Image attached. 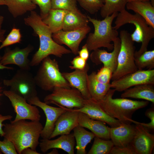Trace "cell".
Listing matches in <instances>:
<instances>
[{
    "label": "cell",
    "mask_w": 154,
    "mask_h": 154,
    "mask_svg": "<svg viewBox=\"0 0 154 154\" xmlns=\"http://www.w3.org/2000/svg\"><path fill=\"white\" fill-rule=\"evenodd\" d=\"M24 21L26 25L32 28L39 40L38 49L30 61L31 66L38 65L44 58L50 55L61 58L64 55L72 52L70 50L54 41L51 30L35 11H31L30 15L24 18Z\"/></svg>",
    "instance_id": "obj_1"
},
{
    "label": "cell",
    "mask_w": 154,
    "mask_h": 154,
    "mask_svg": "<svg viewBox=\"0 0 154 154\" xmlns=\"http://www.w3.org/2000/svg\"><path fill=\"white\" fill-rule=\"evenodd\" d=\"M3 137L14 145L17 153L30 148L36 151L43 127L39 121H27L24 119L3 124Z\"/></svg>",
    "instance_id": "obj_2"
},
{
    "label": "cell",
    "mask_w": 154,
    "mask_h": 154,
    "mask_svg": "<svg viewBox=\"0 0 154 154\" xmlns=\"http://www.w3.org/2000/svg\"><path fill=\"white\" fill-rule=\"evenodd\" d=\"M116 91L110 89L104 99L99 102L105 112L110 116L119 120L121 123L131 124L133 114L137 110L147 106V101L132 100L127 98H113Z\"/></svg>",
    "instance_id": "obj_3"
},
{
    "label": "cell",
    "mask_w": 154,
    "mask_h": 154,
    "mask_svg": "<svg viewBox=\"0 0 154 154\" xmlns=\"http://www.w3.org/2000/svg\"><path fill=\"white\" fill-rule=\"evenodd\" d=\"M115 22L114 29L117 30L127 23L133 24L135 27L133 33L131 34L133 42H141L139 49L135 51L134 58L139 56L147 48L150 41L154 37V28L149 25L145 19L137 13L131 14L125 9L118 13Z\"/></svg>",
    "instance_id": "obj_4"
},
{
    "label": "cell",
    "mask_w": 154,
    "mask_h": 154,
    "mask_svg": "<svg viewBox=\"0 0 154 154\" xmlns=\"http://www.w3.org/2000/svg\"><path fill=\"white\" fill-rule=\"evenodd\" d=\"M118 13H114L102 20L87 15L89 22L92 24L94 27V32L89 34L85 44L89 51L102 47L110 51L113 50L114 45L111 42L118 37V32L113 28L112 23Z\"/></svg>",
    "instance_id": "obj_5"
},
{
    "label": "cell",
    "mask_w": 154,
    "mask_h": 154,
    "mask_svg": "<svg viewBox=\"0 0 154 154\" xmlns=\"http://www.w3.org/2000/svg\"><path fill=\"white\" fill-rule=\"evenodd\" d=\"M34 77L37 86L46 91H52L56 87L70 88L60 70L57 61L49 56L44 58Z\"/></svg>",
    "instance_id": "obj_6"
},
{
    "label": "cell",
    "mask_w": 154,
    "mask_h": 154,
    "mask_svg": "<svg viewBox=\"0 0 154 154\" xmlns=\"http://www.w3.org/2000/svg\"><path fill=\"white\" fill-rule=\"evenodd\" d=\"M121 45L117 58V65L112 74V81L138 70L135 62V47L131 34L127 31L120 32Z\"/></svg>",
    "instance_id": "obj_7"
},
{
    "label": "cell",
    "mask_w": 154,
    "mask_h": 154,
    "mask_svg": "<svg viewBox=\"0 0 154 154\" xmlns=\"http://www.w3.org/2000/svg\"><path fill=\"white\" fill-rule=\"evenodd\" d=\"M3 83L10 87V90L27 101L37 96V85L34 77L29 70L19 69L11 79L4 80Z\"/></svg>",
    "instance_id": "obj_8"
},
{
    "label": "cell",
    "mask_w": 154,
    "mask_h": 154,
    "mask_svg": "<svg viewBox=\"0 0 154 154\" xmlns=\"http://www.w3.org/2000/svg\"><path fill=\"white\" fill-rule=\"evenodd\" d=\"M44 98V102L67 108H80L83 106L85 99L80 92L73 88L56 87Z\"/></svg>",
    "instance_id": "obj_9"
},
{
    "label": "cell",
    "mask_w": 154,
    "mask_h": 154,
    "mask_svg": "<svg viewBox=\"0 0 154 154\" xmlns=\"http://www.w3.org/2000/svg\"><path fill=\"white\" fill-rule=\"evenodd\" d=\"M3 93L9 100L16 114L13 121L22 119L40 121L41 116L36 106L29 104L25 99L11 90H4Z\"/></svg>",
    "instance_id": "obj_10"
},
{
    "label": "cell",
    "mask_w": 154,
    "mask_h": 154,
    "mask_svg": "<svg viewBox=\"0 0 154 154\" xmlns=\"http://www.w3.org/2000/svg\"><path fill=\"white\" fill-rule=\"evenodd\" d=\"M111 84V88L119 92L137 85H154V69L138 70L112 81Z\"/></svg>",
    "instance_id": "obj_11"
},
{
    "label": "cell",
    "mask_w": 154,
    "mask_h": 154,
    "mask_svg": "<svg viewBox=\"0 0 154 154\" xmlns=\"http://www.w3.org/2000/svg\"><path fill=\"white\" fill-rule=\"evenodd\" d=\"M27 101L31 104L39 107L43 111L46 119L40 137L42 139H49L54 130L58 118L66 110L60 106L56 107L49 105L44 102H41L37 96L28 99Z\"/></svg>",
    "instance_id": "obj_12"
},
{
    "label": "cell",
    "mask_w": 154,
    "mask_h": 154,
    "mask_svg": "<svg viewBox=\"0 0 154 154\" xmlns=\"http://www.w3.org/2000/svg\"><path fill=\"white\" fill-rule=\"evenodd\" d=\"M91 30L88 25L84 28L73 30L64 31L62 29L52 33V37L56 43L66 45L76 55L78 54L81 42Z\"/></svg>",
    "instance_id": "obj_13"
},
{
    "label": "cell",
    "mask_w": 154,
    "mask_h": 154,
    "mask_svg": "<svg viewBox=\"0 0 154 154\" xmlns=\"http://www.w3.org/2000/svg\"><path fill=\"white\" fill-rule=\"evenodd\" d=\"M71 109L84 113L93 119L103 121L111 127H117L121 123L119 120L108 115L103 109L99 101L91 98L85 99L83 106L81 108Z\"/></svg>",
    "instance_id": "obj_14"
},
{
    "label": "cell",
    "mask_w": 154,
    "mask_h": 154,
    "mask_svg": "<svg viewBox=\"0 0 154 154\" xmlns=\"http://www.w3.org/2000/svg\"><path fill=\"white\" fill-rule=\"evenodd\" d=\"M33 49V46L31 44L23 48L16 47L11 49L7 48L1 56L0 62L4 66L14 64L18 66L20 69L29 70L31 66L28 57Z\"/></svg>",
    "instance_id": "obj_15"
},
{
    "label": "cell",
    "mask_w": 154,
    "mask_h": 154,
    "mask_svg": "<svg viewBox=\"0 0 154 154\" xmlns=\"http://www.w3.org/2000/svg\"><path fill=\"white\" fill-rule=\"evenodd\" d=\"M135 125V133L131 146L135 154H151L154 147V135L138 123Z\"/></svg>",
    "instance_id": "obj_16"
},
{
    "label": "cell",
    "mask_w": 154,
    "mask_h": 154,
    "mask_svg": "<svg viewBox=\"0 0 154 154\" xmlns=\"http://www.w3.org/2000/svg\"><path fill=\"white\" fill-rule=\"evenodd\" d=\"M113 42L114 48L111 52L98 48L93 50L90 58L93 63L96 65L102 63L103 66L110 68L113 73L117 66V57L121 45L120 39L117 37Z\"/></svg>",
    "instance_id": "obj_17"
},
{
    "label": "cell",
    "mask_w": 154,
    "mask_h": 154,
    "mask_svg": "<svg viewBox=\"0 0 154 154\" xmlns=\"http://www.w3.org/2000/svg\"><path fill=\"white\" fill-rule=\"evenodd\" d=\"M66 111L62 114L58 118L54 130L49 139L59 135L70 133L71 131L79 125L78 112L74 111L60 106Z\"/></svg>",
    "instance_id": "obj_18"
},
{
    "label": "cell",
    "mask_w": 154,
    "mask_h": 154,
    "mask_svg": "<svg viewBox=\"0 0 154 154\" xmlns=\"http://www.w3.org/2000/svg\"><path fill=\"white\" fill-rule=\"evenodd\" d=\"M90 67L87 63L85 68L82 70H75L70 72H62L63 77L71 87L74 88L81 93L85 99L91 98L88 87V72Z\"/></svg>",
    "instance_id": "obj_19"
},
{
    "label": "cell",
    "mask_w": 154,
    "mask_h": 154,
    "mask_svg": "<svg viewBox=\"0 0 154 154\" xmlns=\"http://www.w3.org/2000/svg\"><path fill=\"white\" fill-rule=\"evenodd\" d=\"M75 144V139L72 133L61 135L53 140L42 139L39 145L41 151L43 153L50 149L55 148L62 149L68 154H74Z\"/></svg>",
    "instance_id": "obj_20"
},
{
    "label": "cell",
    "mask_w": 154,
    "mask_h": 154,
    "mask_svg": "<svg viewBox=\"0 0 154 154\" xmlns=\"http://www.w3.org/2000/svg\"><path fill=\"white\" fill-rule=\"evenodd\" d=\"M135 132V125L121 123L117 127L110 128V139L115 146H127L130 145Z\"/></svg>",
    "instance_id": "obj_21"
},
{
    "label": "cell",
    "mask_w": 154,
    "mask_h": 154,
    "mask_svg": "<svg viewBox=\"0 0 154 154\" xmlns=\"http://www.w3.org/2000/svg\"><path fill=\"white\" fill-rule=\"evenodd\" d=\"M78 122L79 125L90 130L96 136L104 139H110V128L105 122L91 119L80 112H78Z\"/></svg>",
    "instance_id": "obj_22"
},
{
    "label": "cell",
    "mask_w": 154,
    "mask_h": 154,
    "mask_svg": "<svg viewBox=\"0 0 154 154\" xmlns=\"http://www.w3.org/2000/svg\"><path fill=\"white\" fill-rule=\"evenodd\" d=\"M122 98L142 99L154 103V85L142 84L135 86L124 91Z\"/></svg>",
    "instance_id": "obj_23"
},
{
    "label": "cell",
    "mask_w": 154,
    "mask_h": 154,
    "mask_svg": "<svg viewBox=\"0 0 154 154\" xmlns=\"http://www.w3.org/2000/svg\"><path fill=\"white\" fill-rule=\"evenodd\" d=\"M127 9L131 10L141 16L148 24L154 28V6L150 1H134L127 3Z\"/></svg>",
    "instance_id": "obj_24"
},
{
    "label": "cell",
    "mask_w": 154,
    "mask_h": 154,
    "mask_svg": "<svg viewBox=\"0 0 154 154\" xmlns=\"http://www.w3.org/2000/svg\"><path fill=\"white\" fill-rule=\"evenodd\" d=\"M89 22L87 15L80 10L68 11L64 19L62 30L69 31L84 28L88 25Z\"/></svg>",
    "instance_id": "obj_25"
},
{
    "label": "cell",
    "mask_w": 154,
    "mask_h": 154,
    "mask_svg": "<svg viewBox=\"0 0 154 154\" xmlns=\"http://www.w3.org/2000/svg\"><path fill=\"white\" fill-rule=\"evenodd\" d=\"M96 72H92L88 77V87L91 98L97 101L102 100L111 88V83L105 84L96 79Z\"/></svg>",
    "instance_id": "obj_26"
},
{
    "label": "cell",
    "mask_w": 154,
    "mask_h": 154,
    "mask_svg": "<svg viewBox=\"0 0 154 154\" xmlns=\"http://www.w3.org/2000/svg\"><path fill=\"white\" fill-rule=\"evenodd\" d=\"M73 130L76 143V154H86V147L96 136L95 135L79 125L75 127Z\"/></svg>",
    "instance_id": "obj_27"
},
{
    "label": "cell",
    "mask_w": 154,
    "mask_h": 154,
    "mask_svg": "<svg viewBox=\"0 0 154 154\" xmlns=\"http://www.w3.org/2000/svg\"><path fill=\"white\" fill-rule=\"evenodd\" d=\"M5 5L13 17L16 18L34 11L37 5L31 0H4Z\"/></svg>",
    "instance_id": "obj_28"
},
{
    "label": "cell",
    "mask_w": 154,
    "mask_h": 154,
    "mask_svg": "<svg viewBox=\"0 0 154 154\" xmlns=\"http://www.w3.org/2000/svg\"><path fill=\"white\" fill-rule=\"evenodd\" d=\"M68 11L60 9H51L48 14L42 19L53 33L62 29L64 19Z\"/></svg>",
    "instance_id": "obj_29"
},
{
    "label": "cell",
    "mask_w": 154,
    "mask_h": 154,
    "mask_svg": "<svg viewBox=\"0 0 154 154\" xmlns=\"http://www.w3.org/2000/svg\"><path fill=\"white\" fill-rule=\"evenodd\" d=\"M103 6L100 9V15L105 18L114 13H119L125 9L127 2L125 0H104Z\"/></svg>",
    "instance_id": "obj_30"
},
{
    "label": "cell",
    "mask_w": 154,
    "mask_h": 154,
    "mask_svg": "<svg viewBox=\"0 0 154 154\" xmlns=\"http://www.w3.org/2000/svg\"><path fill=\"white\" fill-rule=\"evenodd\" d=\"M88 154H109L114 146L111 140H105L95 136Z\"/></svg>",
    "instance_id": "obj_31"
},
{
    "label": "cell",
    "mask_w": 154,
    "mask_h": 154,
    "mask_svg": "<svg viewBox=\"0 0 154 154\" xmlns=\"http://www.w3.org/2000/svg\"><path fill=\"white\" fill-rule=\"evenodd\" d=\"M135 62L138 70L145 68L153 69L154 68V50H147L139 56L135 58Z\"/></svg>",
    "instance_id": "obj_32"
},
{
    "label": "cell",
    "mask_w": 154,
    "mask_h": 154,
    "mask_svg": "<svg viewBox=\"0 0 154 154\" xmlns=\"http://www.w3.org/2000/svg\"><path fill=\"white\" fill-rule=\"evenodd\" d=\"M83 9L91 14H94L104 5V0H76Z\"/></svg>",
    "instance_id": "obj_33"
},
{
    "label": "cell",
    "mask_w": 154,
    "mask_h": 154,
    "mask_svg": "<svg viewBox=\"0 0 154 154\" xmlns=\"http://www.w3.org/2000/svg\"><path fill=\"white\" fill-rule=\"evenodd\" d=\"M76 0H51V9H60L68 11H77Z\"/></svg>",
    "instance_id": "obj_34"
},
{
    "label": "cell",
    "mask_w": 154,
    "mask_h": 154,
    "mask_svg": "<svg viewBox=\"0 0 154 154\" xmlns=\"http://www.w3.org/2000/svg\"><path fill=\"white\" fill-rule=\"evenodd\" d=\"M22 37L20 30L14 27L2 42L0 46V50L5 47L16 43H20L21 41Z\"/></svg>",
    "instance_id": "obj_35"
},
{
    "label": "cell",
    "mask_w": 154,
    "mask_h": 154,
    "mask_svg": "<svg viewBox=\"0 0 154 154\" xmlns=\"http://www.w3.org/2000/svg\"><path fill=\"white\" fill-rule=\"evenodd\" d=\"M113 72L109 68L103 66L96 72L95 77L99 82L105 84L110 83Z\"/></svg>",
    "instance_id": "obj_36"
},
{
    "label": "cell",
    "mask_w": 154,
    "mask_h": 154,
    "mask_svg": "<svg viewBox=\"0 0 154 154\" xmlns=\"http://www.w3.org/2000/svg\"><path fill=\"white\" fill-rule=\"evenodd\" d=\"M34 4L38 5L40 8L41 19L45 17L51 9V0H31Z\"/></svg>",
    "instance_id": "obj_37"
},
{
    "label": "cell",
    "mask_w": 154,
    "mask_h": 154,
    "mask_svg": "<svg viewBox=\"0 0 154 154\" xmlns=\"http://www.w3.org/2000/svg\"><path fill=\"white\" fill-rule=\"evenodd\" d=\"M0 149L4 154H18L12 142L5 138L3 141L0 140Z\"/></svg>",
    "instance_id": "obj_38"
},
{
    "label": "cell",
    "mask_w": 154,
    "mask_h": 154,
    "mask_svg": "<svg viewBox=\"0 0 154 154\" xmlns=\"http://www.w3.org/2000/svg\"><path fill=\"white\" fill-rule=\"evenodd\" d=\"M145 115L150 120V121L148 123L139 122L134 121L133 123L135 124L138 123L147 128L150 132L154 130V109L153 107L147 109L145 113Z\"/></svg>",
    "instance_id": "obj_39"
},
{
    "label": "cell",
    "mask_w": 154,
    "mask_h": 154,
    "mask_svg": "<svg viewBox=\"0 0 154 154\" xmlns=\"http://www.w3.org/2000/svg\"><path fill=\"white\" fill-rule=\"evenodd\" d=\"M71 66L69 67L71 69L82 70L85 67L87 61L83 59L79 56L75 57L70 61Z\"/></svg>",
    "instance_id": "obj_40"
},
{
    "label": "cell",
    "mask_w": 154,
    "mask_h": 154,
    "mask_svg": "<svg viewBox=\"0 0 154 154\" xmlns=\"http://www.w3.org/2000/svg\"><path fill=\"white\" fill-rule=\"evenodd\" d=\"M110 154H135L131 145L124 147L114 146Z\"/></svg>",
    "instance_id": "obj_41"
},
{
    "label": "cell",
    "mask_w": 154,
    "mask_h": 154,
    "mask_svg": "<svg viewBox=\"0 0 154 154\" xmlns=\"http://www.w3.org/2000/svg\"><path fill=\"white\" fill-rule=\"evenodd\" d=\"M78 54L80 57L87 61L89 56V50L85 44L82 47L81 49L78 51Z\"/></svg>",
    "instance_id": "obj_42"
},
{
    "label": "cell",
    "mask_w": 154,
    "mask_h": 154,
    "mask_svg": "<svg viewBox=\"0 0 154 154\" xmlns=\"http://www.w3.org/2000/svg\"><path fill=\"white\" fill-rule=\"evenodd\" d=\"M12 118L13 116L11 115L3 116L0 114V135L1 137H3L4 135L3 128V122L6 120H10Z\"/></svg>",
    "instance_id": "obj_43"
},
{
    "label": "cell",
    "mask_w": 154,
    "mask_h": 154,
    "mask_svg": "<svg viewBox=\"0 0 154 154\" xmlns=\"http://www.w3.org/2000/svg\"><path fill=\"white\" fill-rule=\"evenodd\" d=\"M4 20V17L0 15V43H2L5 38L4 35L6 31L2 28Z\"/></svg>",
    "instance_id": "obj_44"
},
{
    "label": "cell",
    "mask_w": 154,
    "mask_h": 154,
    "mask_svg": "<svg viewBox=\"0 0 154 154\" xmlns=\"http://www.w3.org/2000/svg\"><path fill=\"white\" fill-rule=\"evenodd\" d=\"M40 154L36 151L30 148H27L24 149L21 152V154Z\"/></svg>",
    "instance_id": "obj_45"
},
{
    "label": "cell",
    "mask_w": 154,
    "mask_h": 154,
    "mask_svg": "<svg viewBox=\"0 0 154 154\" xmlns=\"http://www.w3.org/2000/svg\"><path fill=\"white\" fill-rule=\"evenodd\" d=\"M1 56L0 55V70H3L5 69H9V70H13V67H11L7 66H4L0 62V61L1 59Z\"/></svg>",
    "instance_id": "obj_46"
},
{
    "label": "cell",
    "mask_w": 154,
    "mask_h": 154,
    "mask_svg": "<svg viewBox=\"0 0 154 154\" xmlns=\"http://www.w3.org/2000/svg\"><path fill=\"white\" fill-rule=\"evenodd\" d=\"M58 152L56 149L54 148L53 150L48 154H58Z\"/></svg>",
    "instance_id": "obj_47"
},
{
    "label": "cell",
    "mask_w": 154,
    "mask_h": 154,
    "mask_svg": "<svg viewBox=\"0 0 154 154\" xmlns=\"http://www.w3.org/2000/svg\"><path fill=\"white\" fill-rule=\"evenodd\" d=\"M127 3L134 1H149L150 0H125Z\"/></svg>",
    "instance_id": "obj_48"
},
{
    "label": "cell",
    "mask_w": 154,
    "mask_h": 154,
    "mask_svg": "<svg viewBox=\"0 0 154 154\" xmlns=\"http://www.w3.org/2000/svg\"><path fill=\"white\" fill-rule=\"evenodd\" d=\"M5 5L4 0H0V5Z\"/></svg>",
    "instance_id": "obj_49"
},
{
    "label": "cell",
    "mask_w": 154,
    "mask_h": 154,
    "mask_svg": "<svg viewBox=\"0 0 154 154\" xmlns=\"http://www.w3.org/2000/svg\"><path fill=\"white\" fill-rule=\"evenodd\" d=\"M150 1L151 5L154 6V0H150Z\"/></svg>",
    "instance_id": "obj_50"
},
{
    "label": "cell",
    "mask_w": 154,
    "mask_h": 154,
    "mask_svg": "<svg viewBox=\"0 0 154 154\" xmlns=\"http://www.w3.org/2000/svg\"><path fill=\"white\" fill-rule=\"evenodd\" d=\"M1 88L0 87V96L1 95L0 94V92H1Z\"/></svg>",
    "instance_id": "obj_51"
},
{
    "label": "cell",
    "mask_w": 154,
    "mask_h": 154,
    "mask_svg": "<svg viewBox=\"0 0 154 154\" xmlns=\"http://www.w3.org/2000/svg\"><path fill=\"white\" fill-rule=\"evenodd\" d=\"M2 153V152H1V150L0 149V154L2 153Z\"/></svg>",
    "instance_id": "obj_52"
}]
</instances>
